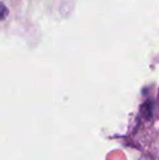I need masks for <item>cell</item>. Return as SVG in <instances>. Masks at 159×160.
<instances>
[]
</instances>
